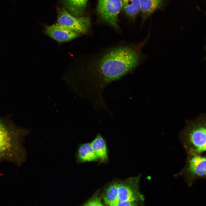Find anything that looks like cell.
Returning a JSON list of instances; mask_svg holds the SVG:
<instances>
[{"label":"cell","instance_id":"cell-1","mask_svg":"<svg viewBox=\"0 0 206 206\" xmlns=\"http://www.w3.org/2000/svg\"><path fill=\"white\" fill-rule=\"evenodd\" d=\"M140 47L122 46L104 52L93 59L80 76V92L94 108L107 107L103 97L104 90L109 84L120 78L140 63Z\"/></svg>","mask_w":206,"mask_h":206},{"label":"cell","instance_id":"cell-2","mask_svg":"<svg viewBox=\"0 0 206 206\" xmlns=\"http://www.w3.org/2000/svg\"><path fill=\"white\" fill-rule=\"evenodd\" d=\"M179 138L187 155H201L206 152V115L187 121Z\"/></svg>","mask_w":206,"mask_h":206},{"label":"cell","instance_id":"cell-3","mask_svg":"<svg viewBox=\"0 0 206 206\" xmlns=\"http://www.w3.org/2000/svg\"><path fill=\"white\" fill-rule=\"evenodd\" d=\"M19 133L0 119V159L21 164L26 153Z\"/></svg>","mask_w":206,"mask_h":206},{"label":"cell","instance_id":"cell-4","mask_svg":"<svg viewBox=\"0 0 206 206\" xmlns=\"http://www.w3.org/2000/svg\"><path fill=\"white\" fill-rule=\"evenodd\" d=\"M176 176L183 177L190 186L197 179H206V156L187 155L185 166Z\"/></svg>","mask_w":206,"mask_h":206},{"label":"cell","instance_id":"cell-5","mask_svg":"<svg viewBox=\"0 0 206 206\" xmlns=\"http://www.w3.org/2000/svg\"><path fill=\"white\" fill-rule=\"evenodd\" d=\"M55 23L81 34L87 32L90 25V21L87 17L74 16L64 8H61L59 9L57 20Z\"/></svg>","mask_w":206,"mask_h":206},{"label":"cell","instance_id":"cell-6","mask_svg":"<svg viewBox=\"0 0 206 206\" xmlns=\"http://www.w3.org/2000/svg\"><path fill=\"white\" fill-rule=\"evenodd\" d=\"M141 174L125 180L118 181V191L119 202L142 201L143 196L139 190V182Z\"/></svg>","mask_w":206,"mask_h":206},{"label":"cell","instance_id":"cell-7","mask_svg":"<svg viewBox=\"0 0 206 206\" xmlns=\"http://www.w3.org/2000/svg\"><path fill=\"white\" fill-rule=\"evenodd\" d=\"M121 9V0H98L97 10L100 16L116 29L118 15Z\"/></svg>","mask_w":206,"mask_h":206},{"label":"cell","instance_id":"cell-8","mask_svg":"<svg viewBox=\"0 0 206 206\" xmlns=\"http://www.w3.org/2000/svg\"><path fill=\"white\" fill-rule=\"evenodd\" d=\"M44 32L60 43L69 41L79 37L81 34L70 29L55 23L45 25Z\"/></svg>","mask_w":206,"mask_h":206},{"label":"cell","instance_id":"cell-9","mask_svg":"<svg viewBox=\"0 0 206 206\" xmlns=\"http://www.w3.org/2000/svg\"><path fill=\"white\" fill-rule=\"evenodd\" d=\"M78 163L96 161L98 160L91 143L82 144L79 146L76 154Z\"/></svg>","mask_w":206,"mask_h":206},{"label":"cell","instance_id":"cell-10","mask_svg":"<svg viewBox=\"0 0 206 206\" xmlns=\"http://www.w3.org/2000/svg\"><path fill=\"white\" fill-rule=\"evenodd\" d=\"M92 146L98 160L102 162L107 161L108 154L105 141L99 134L91 143Z\"/></svg>","mask_w":206,"mask_h":206},{"label":"cell","instance_id":"cell-11","mask_svg":"<svg viewBox=\"0 0 206 206\" xmlns=\"http://www.w3.org/2000/svg\"><path fill=\"white\" fill-rule=\"evenodd\" d=\"M118 181H113L107 187L104 200L110 206H116L119 202L118 191Z\"/></svg>","mask_w":206,"mask_h":206},{"label":"cell","instance_id":"cell-12","mask_svg":"<svg viewBox=\"0 0 206 206\" xmlns=\"http://www.w3.org/2000/svg\"><path fill=\"white\" fill-rule=\"evenodd\" d=\"M140 11L144 19H146L155 10L160 8L164 0H140Z\"/></svg>","mask_w":206,"mask_h":206},{"label":"cell","instance_id":"cell-13","mask_svg":"<svg viewBox=\"0 0 206 206\" xmlns=\"http://www.w3.org/2000/svg\"><path fill=\"white\" fill-rule=\"evenodd\" d=\"M88 0H65L68 8L73 15L80 17L84 13Z\"/></svg>","mask_w":206,"mask_h":206},{"label":"cell","instance_id":"cell-14","mask_svg":"<svg viewBox=\"0 0 206 206\" xmlns=\"http://www.w3.org/2000/svg\"><path fill=\"white\" fill-rule=\"evenodd\" d=\"M122 9L129 17L134 19L140 10V0H121Z\"/></svg>","mask_w":206,"mask_h":206},{"label":"cell","instance_id":"cell-15","mask_svg":"<svg viewBox=\"0 0 206 206\" xmlns=\"http://www.w3.org/2000/svg\"><path fill=\"white\" fill-rule=\"evenodd\" d=\"M84 206H103V205L98 199L95 198L88 202Z\"/></svg>","mask_w":206,"mask_h":206},{"label":"cell","instance_id":"cell-16","mask_svg":"<svg viewBox=\"0 0 206 206\" xmlns=\"http://www.w3.org/2000/svg\"><path fill=\"white\" fill-rule=\"evenodd\" d=\"M116 206H138L136 202L124 201L119 202Z\"/></svg>","mask_w":206,"mask_h":206},{"label":"cell","instance_id":"cell-17","mask_svg":"<svg viewBox=\"0 0 206 206\" xmlns=\"http://www.w3.org/2000/svg\"><path fill=\"white\" fill-rule=\"evenodd\" d=\"M205 49H206V46Z\"/></svg>","mask_w":206,"mask_h":206},{"label":"cell","instance_id":"cell-18","mask_svg":"<svg viewBox=\"0 0 206 206\" xmlns=\"http://www.w3.org/2000/svg\"><path fill=\"white\" fill-rule=\"evenodd\" d=\"M108 206H110L108 205Z\"/></svg>","mask_w":206,"mask_h":206}]
</instances>
